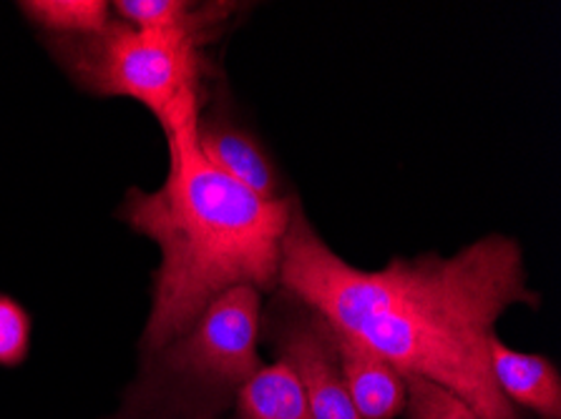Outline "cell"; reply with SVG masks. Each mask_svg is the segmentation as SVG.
Instances as JSON below:
<instances>
[{"mask_svg":"<svg viewBox=\"0 0 561 419\" xmlns=\"http://www.w3.org/2000/svg\"><path fill=\"white\" fill-rule=\"evenodd\" d=\"M408 419H483L461 397L423 377H405Z\"/></svg>","mask_w":561,"mask_h":419,"instance_id":"obj_11","label":"cell"},{"mask_svg":"<svg viewBox=\"0 0 561 419\" xmlns=\"http://www.w3.org/2000/svg\"><path fill=\"white\" fill-rule=\"evenodd\" d=\"M340 374L355 412L363 419H396L405 412V377L388 359L333 327Z\"/></svg>","mask_w":561,"mask_h":419,"instance_id":"obj_6","label":"cell"},{"mask_svg":"<svg viewBox=\"0 0 561 419\" xmlns=\"http://www.w3.org/2000/svg\"><path fill=\"white\" fill-rule=\"evenodd\" d=\"M277 289L388 359L403 377L440 384L483 419H524L499 392L489 357L501 314L541 304L514 238L483 236L454 256L423 254L368 271L330 249L295 203Z\"/></svg>","mask_w":561,"mask_h":419,"instance_id":"obj_1","label":"cell"},{"mask_svg":"<svg viewBox=\"0 0 561 419\" xmlns=\"http://www.w3.org/2000/svg\"><path fill=\"white\" fill-rule=\"evenodd\" d=\"M204 93L182 101L164 128L169 171L154 191L129 189L118 219L159 246L144 354L192 329L219 294L234 287H279L283 242L295 199H262L202 156L197 143Z\"/></svg>","mask_w":561,"mask_h":419,"instance_id":"obj_2","label":"cell"},{"mask_svg":"<svg viewBox=\"0 0 561 419\" xmlns=\"http://www.w3.org/2000/svg\"><path fill=\"white\" fill-rule=\"evenodd\" d=\"M46 46L81 91L131 98L159 124L182 101L204 93L207 46L180 31L136 28L114 19L99 36L46 38Z\"/></svg>","mask_w":561,"mask_h":419,"instance_id":"obj_3","label":"cell"},{"mask_svg":"<svg viewBox=\"0 0 561 419\" xmlns=\"http://www.w3.org/2000/svg\"><path fill=\"white\" fill-rule=\"evenodd\" d=\"M265 337L293 370L312 419H363L345 392L333 327L318 312L279 292L265 314Z\"/></svg>","mask_w":561,"mask_h":419,"instance_id":"obj_4","label":"cell"},{"mask_svg":"<svg viewBox=\"0 0 561 419\" xmlns=\"http://www.w3.org/2000/svg\"><path fill=\"white\" fill-rule=\"evenodd\" d=\"M19 8L46 38L99 36L114 21L112 5L104 0H25Z\"/></svg>","mask_w":561,"mask_h":419,"instance_id":"obj_10","label":"cell"},{"mask_svg":"<svg viewBox=\"0 0 561 419\" xmlns=\"http://www.w3.org/2000/svg\"><path fill=\"white\" fill-rule=\"evenodd\" d=\"M232 11V3H186V0H118L112 5L116 21L136 28L180 31L202 40L204 46L219 38Z\"/></svg>","mask_w":561,"mask_h":419,"instance_id":"obj_8","label":"cell"},{"mask_svg":"<svg viewBox=\"0 0 561 419\" xmlns=\"http://www.w3.org/2000/svg\"><path fill=\"white\" fill-rule=\"evenodd\" d=\"M31 314L13 296L0 294V366H21L31 349Z\"/></svg>","mask_w":561,"mask_h":419,"instance_id":"obj_12","label":"cell"},{"mask_svg":"<svg viewBox=\"0 0 561 419\" xmlns=\"http://www.w3.org/2000/svg\"><path fill=\"white\" fill-rule=\"evenodd\" d=\"M197 143L207 164L222 171L232 182L262 196L285 199L283 176L257 136L229 114L222 101L211 104L207 114L199 110Z\"/></svg>","mask_w":561,"mask_h":419,"instance_id":"obj_5","label":"cell"},{"mask_svg":"<svg viewBox=\"0 0 561 419\" xmlns=\"http://www.w3.org/2000/svg\"><path fill=\"white\" fill-rule=\"evenodd\" d=\"M491 374L501 395L512 405L541 419H561V377L554 362L541 354L516 352L496 335L489 341Z\"/></svg>","mask_w":561,"mask_h":419,"instance_id":"obj_7","label":"cell"},{"mask_svg":"<svg viewBox=\"0 0 561 419\" xmlns=\"http://www.w3.org/2000/svg\"><path fill=\"white\" fill-rule=\"evenodd\" d=\"M234 397L237 419H312L300 384L283 359L262 364Z\"/></svg>","mask_w":561,"mask_h":419,"instance_id":"obj_9","label":"cell"}]
</instances>
